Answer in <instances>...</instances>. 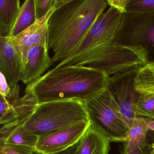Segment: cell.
<instances>
[{
	"mask_svg": "<svg viewBox=\"0 0 154 154\" xmlns=\"http://www.w3.org/2000/svg\"><path fill=\"white\" fill-rule=\"evenodd\" d=\"M48 22V48L55 62H62L84 39L108 7L107 0H55Z\"/></svg>",
	"mask_w": 154,
	"mask_h": 154,
	"instance_id": "obj_1",
	"label": "cell"
},
{
	"mask_svg": "<svg viewBox=\"0 0 154 154\" xmlns=\"http://www.w3.org/2000/svg\"><path fill=\"white\" fill-rule=\"evenodd\" d=\"M110 76L86 66L55 67L28 85L26 91L34 94L38 104L65 100H85L105 90Z\"/></svg>",
	"mask_w": 154,
	"mask_h": 154,
	"instance_id": "obj_2",
	"label": "cell"
},
{
	"mask_svg": "<svg viewBox=\"0 0 154 154\" xmlns=\"http://www.w3.org/2000/svg\"><path fill=\"white\" fill-rule=\"evenodd\" d=\"M147 64L148 62L146 56L140 48L112 43L93 49L62 66H88L103 71L111 77L134 69H140Z\"/></svg>",
	"mask_w": 154,
	"mask_h": 154,
	"instance_id": "obj_3",
	"label": "cell"
},
{
	"mask_svg": "<svg viewBox=\"0 0 154 154\" xmlns=\"http://www.w3.org/2000/svg\"><path fill=\"white\" fill-rule=\"evenodd\" d=\"M89 120L83 101L65 100L38 104L23 126L39 137Z\"/></svg>",
	"mask_w": 154,
	"mask_h": 154,
	"instance_id": "obj_4",
	"label": "cell"
},
{
	"mask_svg": "<svg viewBox=\"0 0 154 154\" xmlns=\"http://www.w3.org/2000/svg\"><path fill=\"white\" fill-rule=\"evenodd\" d=\"M83 102L94 128L111 142H125L129 128L107 88Z\"/></svg>",
	"mask_w": 154,
	"mask_h": 154,
	"instance_id": "obj_5",
	"label": "cell"
},
{
	"mask_svg": "<svg viewBox=\"0 0 154 154\" xmlns=\"http://www.w3.org/2000/svg\"><path fill=\"white\" fill-rule=\"evenodd\" d=\"M114 44L143 50L148 64L154 62V12H127L114 41Z\"/></svg>",
	"mask_w": 154,
	"mask_h": 154,
	"instance_id": "obj_6",
	"label": "cell"
},
{
	"mask_svg": "<svg viewBox=\"0 0 154 154\" xmlns=\"http://www.w3.org/2000/svg\"><path fill=\"white\" fill-rule=\"evenodd\" d=\"M123 14L109 7L96 20L78 47L56 67L77 58L93 49L114 43L122 20Z\"/></svg>",
	"mask_w": 154,
	"mask_h": 154,
	"instance_id": "obj_7",
	"label": "cell"
},
{
	"mask_svg": "<svg viewBox=\"0 0 154 154\" xmlns=\"http://www.w3.org/2000/svg\"><path fill=\"white\" fill-rule=\"evenodd\" d=\"M139 69L111 76L107 87L129 128L134 119L139 116L135 113V105L140 93L135 89L134 82Z\"/></svg>",
	"mask_w": 154,
	"mask_h": 154,
	"instance_id": "obj_8",
	"label": "cell"
},
{
	"mask_svg": "<svg viewBox=\"0 0 154 154\" xmlns=\"http://www.w3.org/2000/svg\"><path fill=\"white\" fill-rule=\"evenodd\" d=\"M91 125L90 120L84 121L39 136L35 152L53 154L66 150L78 143Z\"/></svg>",
	"mask_w": 154,
	"mask_h": 154,
	"instance_id": "obj_9",
	"label": "cell"
},
{
	"mask_svg": "<svg viewBox=\"0 0 154 154\" xmlns=\"http://www.w3.org/2000/svg\"><path fill=\"white\" fill-rule=\"evenodd\" d=\"M37 105L35 97L29 91H26L23 97L12 103L0 94V123L3 125L0 130V139L4 138L16 127L22 125Z\"/></svg>",
	"mask_w": 154,
	"mask_h": 154,
	"instance_id": "obj_10",
	"label": "cell"
},
{
	"mask_svg": "<svg viewBox=\"0 0 154 154\" xmlns=\"http://www.w3.org/2000/svg\"><path fill=\"white\" fill-rule=\"evenodd\" d=\"M56 9L55 0L53 8L45 16L37 20L32 26L16 36L10 37L23 63L28 51L32 47L42 45L48 48V20Z\"/></svg>",
	"mask_w": 154,
	"mask_h": 154,
	"instance_id": "obj_11",
	"label": "cell"
},
{
	"mask_svg": "<svg viewBox=\"0 0 154 154\" xmlns=\"http://www.w3.org/2000/svg\"><path fill=\"white\" fill-rule=\"evenodd\" d=\"M24 65L10 37L0 36V72L10 87L21 81Z\"/></svg>",
	"mask_w": 154,
	"mask_h": 154,
	"instance_id": "obj_12",
	"label": "cell"
},
{
	"mask_svg": "<svg viewBox=\"0 0 154 154\" xmlns=\"http://www.w3.org/2000/svg\"><path fill=\"white\" fill-rule=\"evenodd\" d=\"M49 48L42 45L35 46L29 48L24 62L22 82L29 84L42 76L55 63L49 56Z\"/></svg>",
	"mask_w": 154,
	"mask_h": 154,
	"instance_id": "obj_13",
	"label": "cell"
},
{
	"mask_svg": "<svg viewBox=\"0 0 154 154\" xmlns=\"http://www.w3.org/2000/svg\"><path fill=\"white\" fill-rule=\"evenodd\" d=\"M110 142L91 125L76 145L75 154H109Z\"/></svg>",
	"mask_w": 154,
	"mask_h": 154,
	"instance_id": "obj_14",
	"label": "cell"
},
{
	"mask_svg": "<svg viewBox=\"0 0 154 154\" xmlns=\"http://www.w3.org/2000/svg\"><path fill=\"white\" fill-rule=\"evenodd\" d=\"M144 119L141 116L136 117L129 128L124 142L123 151L125 153L137 149H144L147 145V134L149 129Z\"/></svg>",
	"mask_w": 154,
	"mask_h": 154,
	"instance_id": "obj_15",
	"label": "cell"
},
{
	"mask_svg": "<svg viewBox=\"0 0 154 154\" xmlns=\"http://www.w3.org/2000/svg\"><path fill=\"white\" fill-rule=\"evenodd\" d=\"M19 0L0 1V36L10 37L20 9Z\"/></svg>",
	"mask_w": 154,
	"mask_h": 154,
	"instance_id": "obj_16",
	"label": "cell"
},
{
	"mask_svg": "<svg viewBox=\"0 0 154 154\" xmlns=\"http://www.w3.org/2000/svg\"><path fill=\"white\" fill-rule=\"evenodd\" d=\"M37 20L35 0H26L20 8L10 37H14L28 28Z\"/></svg>",
	"mask_w": 154,
	"mask_h": 154,
	"instance_id": "obj_17",
	"label": "cell"
},
{
	"mask_svg": "<svg viewBox=\"0 0 154 154\" xmlns=\"http://www.w3.org/2000/svg\"><path fill=\"white\" fill-rule=\"evenodd\" d=\"M39 136L28 130L22 125L12 129L0 142L7 145L25 146L35 148Z\"/></svg>",
	"mask_w": 154,
	"mask_h": 154,
	"instance_id": "obj_18",
	"label": "cell"
},
{
	"mask_svg": "<svg viewBox=\"0 0 154 154\" xmlns=\"http://www.w3.org/2000/svg\"><path fill=\"white\" fill-rule=\"evenodd\" d=\"M134 86L139 93H154V65L148 64L139 70Z\"/></svg>",
	"mask_w": 154,
	"mask_h": 154,
	"instance_id": "obj_19",
	"label": "cell"
},
{
	"mask_svg": "<svg viewBox=\"0 0 154 154\" xmlns=\"http://www.w3.org/2000/svg\"><path fill=\"white\" fill-rule=\"evenodd\" d=\"M135 112L137 116L154 119V93L140 94Z\"/></svg>",
	"mask_w": 154,
	"mask_h": 154,
	"instance_id": "obj_20",
	"label": "cell"
},
{
	"mask_svg": "<svg viewBox=\"0 0 154 154\" xmlns=\"http://www.w3.org/2000/svg\"><path fill=\"white\" fill-rule=\"evenodd\" d=\"M126 11L131 13L154 12V0H129Z\"/></svg>",
	"mask_w": 154,
	"mask_h": 154,
	"instance_id": "obj_21",
	"label": "cell"
},
{
	"mask_svg": "<svg viewBox=\"0 0 154 154\" xmlns=\"http://www.w3.org/2000/svg\"><path fill=\"white\" fill-rule=\"evenodd\" d=\"M35 148L25 146L7 145L0 142V154H34Z\"/></svg>",
	"mask_w": 154,
	"mask_h": 154,
	"instance_id": "obj_22",
	"label": "cell"
},
{
	"mask_svg": "<svg viewBox=\"0 0 154 154\" xmlns=\"http://www.w3.org/2000/svg\"><path fill=\"white\" fill-rule=\"evenodd\" d=\"M55 0H35L37 20L45 16L53 8Z\"/></svg>",
	"mask_w": 154,
	"mask_h": 154,
	"instance_id": "obj_23",
	"label": "cell"
},
{
	"mask_svg": "<svg viewBox=\"0 0 154 154\" xmlns=\"http://www.w3.org/2000/svg\"><path fill=\"white\" fill-rule=\"evenodd\" d=\"M108 5L122 13H127L126 8L129 0H107Z\"/></svg>",
	"mask_w": 154,
	"mask_h": 154,
	"instance_id": "obj_24",
	"label": "cell"
},
{
	"mask_svg": "<svg viewBox=\"0 0 154 154\" xmlns=\"http://www.w3.org/2000/svg\"><path fill=\"white\" fill-rule=\"evenodd\" d=\"M20 91L19 85L18 84L14 85L10 87V91L6 99L10 103L14 102L20 98Z\"/></svg>",
	"mask_w": 154,
	"mask_h": 154,
	"instance_id": "obj_25",
	"label": "cell"
},
{
	"mask_svg": "<svg viewBox=\"0 0 154 154\" xmlns=\"http://www.w3.org/2000/svg\"><path fill=\"white\" fill-rule=\"evenodd\" d=\"M10 91V87L8 84L4 75L0 72V94L7 98Z\"/></svg>",
	"mask_w": 154,
	"mask_h": 154,
	"instance_id": "obj_26",
	"label": "cell"
},
{
	"mask_svg": "<svg viewBox=\"0 0 154 154\" xmlns=\"http://www.w3.org/2000/svg\"><path fill=\"white\" fill-rule=\"evenodd\" d=\"M76 145L69 148L66 150H64L59 153H55L53 154H75V149H76Z\"/></svg>",
	"mask_w": 154,
	"mask_h": 154,
	"instance_id": "obj_27",
	"label": "cell"
},
{
	"mask_svg": "<svg viewBox=\"0 0 154 154\" xmlns=\"http://www.w3.org/2000/svg\"><path fill=\"white\" fill-rule=\"evenodd\" d=\"M144 120L148 127L149 130H150L154 131V119L145 118Z\"/></svg>",
	"mask_w": 154,
	"mask_h": 154,
	"instance_id": "obj_28",
	"label": "cell"
},
{
	"mask_svg": "<svg viewBox=\"0 0 154 154\" xmlns=\"http://www.w3.org/2000/svg\"><path fill=\"white\" fill-rule=\"evenodd\" d=\"M144 149H137L128 153H126L122 151L121 154H146L144 151Z\"/></svg>",
	"mask_w": 154,
	"mask_h": 154,
	"instance_id": "obj_29",
	"label": "cell"
},
{
	"mask_svg": "<svg viewBox=\"0 0 154 154\" xmlns=\"http://www.w3.org/2000/svg\"><path fill=\"white\" fill-rule=\"evenodd\" d=\"M150 154H154V141L151 145V149Z\"/></svg>",
	"mask_w": 154,
	"mask_h": 154,
	"instance_id": "obj_30",
	"label": "cell"
},
{
	"mask_svg": "<svg viewBox=\"0 0 154 154\" xmlns=\"http://www.w3.org/2000/svg\"><path fill=\"white\" fill-rule=\"evenodd\" d=\"M150 64L153 65L154 66V62H153V63H149Z\"/></svg>",
	"mask_w": 154,
	"mask_h": 154,
	"instance_id": "obj_31",
	"label": "cell"
}]
</instances>
